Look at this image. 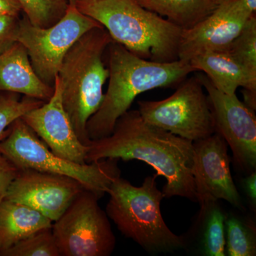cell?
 Segmentation results:
<instances>
[{
	"label": "cell",
	"instance_id": "cell-1",
	"mask_svg": "<svg viewBox=\"0 0 256 256\" xmlns=\"http://www.w3.org/2000/svg\"><path fill=\"white\" fill-rule=\"evenodd\" d=\"M106 159L137 160L164 176V198L183 197L196 202L192 174L194 142L146 122L138 110H128L108 137L90 141L86 163Z\"/></svg>",
	"mask_w": 256,
	"mask_h": 256
},
{
	"label": "cell",
	"instance_id": "cell-2",
	"mask_svg": "<svg viewBox=\"0 0 256 256\" xmlns=\"http://www.w3.org/2000/svg\"><path fill=\"white\" fill-rule=\"evenodd\" d=\"M107 50L109 85L100 107L88 122L90 140L110 136L118 120L130 110L138 96L154 89L178 86L195 72L190 62L143 60L114 41Z\"/></svg>",
	"mask_w": 256,
	"mask_h": 256
},
{
	"label": "cell",
	"instance_id": "cell-3",
	"mask_svg": "<svg viewBox=\"0 0 256 256\" xmlns=\"http://www.w3.org/2000/svg\"><path fill=\"white\" fill-rule=\"evenodd\" d=\"M76 8L102 25L114 42L143 60H178L183 30L134 0H82Z\"/></svg>",
	"mask_w": 256,
	"mask_h": 256
},
{
	"label": "cell",
	"instance_id": "cell-4",
	"mask_svg": "<svg viewBox=\"0 0 256 256\" xmlns=\"http://www.w3.org/2000/svg\"><path fill=\"white\" fill-rule=\"evenodd\" d=\"M112 41L104 26L92 28L68 50L58 74L64 109L85 146L92 141L88 122L104 100V86L109 78L104 56Z\"/></svg>",
	"mask_w": 256,
	"mask_h": 256
},
{
	"label": "cell",
	"instance_id": "cell-5",
	"mask_svg": "<svg viewBox=\"0 0 256 256\" xmlns=\"http://www.w3.org/2000/svg\"><path fill=\"white\" fill-rule=\"evenodd\" d=\"M158 176H148L140 188L124 178H116L108 194L106 213L120 232L150 252H170L188 247V238L173 233L164 222L158 188Z\"/></svg>",
	"mask_w": 256,
	"mask_h": 256
},
{
	"label": "cell",
	"instance_id": "cell-6",
	"mask_svg": "<svg viewBox=\"0 0 256 256\" xmlns=\"http://www.w3.org/2000/svg\"><path fill=\"white\" fill-rule=\"evenodd\" d=\"M0 154L20 170H32L74 178L88 190L102 197L120 176L118 159H106L78 164L55 154L22 119L10 127L0 142Z\"/></svg>",
	"mask_w": 256,
	"mask_h": 256
},
{
	"label": "cell",
	"instance_id": "cell-7",
	"mask_svg": "<svg viewBox=\"0 0 256 256\" xmlns=\"http://www.w3.org/2000/svg\"><path fill=\"white\" fill-rule=\"evenodd\" d=\"M200 76L186 78L173 95L160 101H139L142 119L195 142L216 133L214 120Z\"/></svg>",
	"mask_w": 256,
	"mask_h": 256
},
{
	"label": "cell",
	"instance_id": "cell-8",
	"mask_svg": "<svg viewBox=\"0 0 256 256\" xmlns=\"http://www.w3.org/2000/svg\"><path fill=\"white\" fill-rule=\"evenodd\" d=\"M100 197L84 190L64 214L54 222L52 232L60 256H110L116 238Z\"/></svg>",
	"mask_w": 256,
	"mask_h": 256
},
{
	"label": "cell",
	"instance_id": "cell-9",
	"mask_svg": "<svg viewBox=\"0 0 256 256\" xmlns=\"http://www.w3.org/2000/svg\"><path fill=\"white\" fill-rule=\"evenodd\" d=\"M100 26L70 5L65 16L48 28L34 26L24 15L20 20L18 42L28 50L37 76L47 85L54 87L56 78L70 48L86 32Z\"/></svg>",
	"mask_w": 256,
	"mask_h": 256
},
{
	"label": "cell",
	"instance_id": "cell-10",
	"mask_svg": "<svg viewBox=\"0 0 256 256\" xmlns=\"http://www.w3.org/2000/svg\"><path fill=\"white\" fill-rule=\"evenodd\" d=\"M214 120L216 133L232 149L234 163L248 174L256 168V118L254 110L239 100L216 88L206 76H200Z\"/></svg>",
	"mask_w": 256,
	"mask_h": 256
},
{
	"label": "cell",
	"instance_id": "cell-11",
	"mask_svg": "<svg viewBox=\"0 0 256 256\" xmlns=\"http://www.w3.org/2000/svg\"><path fill=\"white\" fill-rule=\"evenodd\" d=\"M228 148L217 133L194 142L192 174L197 202L224 200L242 210L244 206L232 178Z\"/></svg>",
	"mask_w": 256,
	"mask_h": 256
},
{
	"label": "cell",
	"instance_id": "cell-12",
	"mask_svg": "<svg viewBox=\"0 0 256 256\" xmlns=\"http://www.w3.org/2000/svg\"><path fill=\"white\" fill-rule=\"evenodd\" d=\"M84 190L74 178L22 170L10 185L5 200L31 207L55 222Z\"/></svg>",
	"mask_w": 256,
	"mask_h": 256
},
{
	"label": "cell",
	"instance_id": "cell-13",
	"mask_svg": "<svg viewBox=\"0 0 256 256\" xmlns=\"http://www.w3.org/2000/svg\"><path fill=\"white\" fill-rule=\"evenodd\" d=\"M21 118L55 154L78 164H88L87 146L78 139L64 109L58 76L52 98Z\"/></svg>",
	"mask_w": 256,
	"mask_h": 256
},
{
	"label": "cell",
	"instance_id": "cell-14",
	"mask_svg": "<svg viewBox=\"0 0 256 256\" xmlns=\"http://www.w3.org/2000/svg\"><path fill=\"white\" fill-rule=\"evenodd\" d=\"M248 20L230 14L218 8L196 26L183 30L178 60L190 62L196 56L226 52Z\"/></svg>",
	"mask_w": 256,
	"mask_h": 256
},
{
	"label": "cell",
	"instance_id": "cell-15",
	"mask_svg": "<svg viewBox=\"0 0 256 256\" xmlns=\"http://www.w3.org/2000/svg\"><path fill=\"white\" fill-rule=\"evenodd\" d=\"M0 92H14L48 102L54 87L42 82L34 70L28 50L16 42L0 54Z\"/></svg>",
	"mask_w": 256,
	"mask_h": 256
},
{
	"label": "cell",
	"instance_id": "cell-16",
	"mask_svg": "<svg viewBox=\"0 0 256 256\" xmlns=\"http://www.w3.org/2000/svg\"><path fill=\"white\" fill-rule=\"evenodd\" d=\"M195 72H203L216 88L228 95L238 88L256 92V75L246 68L228 52H210L190 62Z\"/></svg>",
	"mask_w": 256,
	"mask_h": 256
},
{
	"label": "cell",
	"instance_id": "cell-17",
	"mask_svg": "<svg viewBox=\"0 0 256 256\" xmlns=\"http://www.w3.org/2000/svg\"><path fill=\"white\" fill-rule=\"evenodd\" d=\"M54 222L31 207L4 200L0 204V256L23 239Z\"/></svg>",
	"mask_w": 256,
	"mask_h": 256
},
{
	"label": "cell",
	"instance_id": "cell-18",
	"mask_svg": "<svg viewBox=\"0 0 256 256\" xmlns=\"http://www.w3.org/2000/svg\"><path fill=\"white\" fill-rule=\"evenodd\" d=\"M182 30L196 26L216 8V0H134Z\"/></svg>",
	"mask_w": 256,
	"mask_h": 256
},
{
	"label": "cell",
	"instance_id": "cell-19",
	"mask_svg": "<svg viewBox=\"0 0 256 256\" xmlns=\"http://www.w3.org/2000/svg\"><path fill=\"white\" fill-rule=\"evenodd\" d=\"M220 201H208L201 206L197 224L200 225V244L202 255L226 256V220L227 214Z\"/></svg>",
	"mask_w": 256,
	"mask_h": 256
},
{
	"label": "cell",
	"instance_id": "cell-20",
	"mask_svg": "<svg viewBox=\"0 0 256 256\" xmlns=\"http://www.w3.org/2000/svg\"><path fill=\"white\" fill-rule=\"evenodd\" d=\"M256 225L252 220L236 214H227L226 254L229 256L256 255Z\"/></svg>",
	"mask_w": 256,
	"mask_h": 256
},
{
	"label": "cell",
	"instance_id": "cell-21",
	"mask_svg": "<svg viewBox=\"0 0 256 256\" xmlns=\"http://www.w3.org/2000/svg\"><path fill=\"white\" fill-rule=\"evenodd\" d=\"M30 22L40 28H48L65 16L69 0H18Z\"/></svg>",
	"mask_w": 256,
	"mask_h": 256
},
{
	"label": "cell",
	"instance_id": "cell-22",
	"mask_svg": "<svg viewBox=\"0 0 256 256\" xmlns=\"http://www.w3.org/2000/svg\"><path fill=\"white\" fill-rule=\"evenodd\" d=\"M46 102L20 94L0 92V142L10 133V127L16 120L40 107Z\"/></svg>",
	"mask_w": 256,
	"mask_h": 256
},
{
	"label": "cell",
	"instance_id": "cell-23",
	"mask_svg": "<svg viewBox=\"0 0 256 256\" xmlns=\"http://www.w3.org/2000/svg\"><path fill=\"white\" fill-rule=\"evenodd\" d=\"M2 256H60V254L52 228L23 239Z\"/></svg>",
	"mask_w": 256,
	"mask_h": 256
},
{
	"label": "cell",
	"instance_id": "cell-24",
	"mask_svg": "<svg viewBox=\"0 0 256 256\" xmlns=\"http://www.w3.org/2000/svg\"><path fill=\"white\" fill-rule=\"evenodd\" d=\"M228 52L250 73L256 75V16L249 18Z\"/></svg>",
	"mask_w": 256,
	"mask_h": 256
},
{
	"label": "cell",
	"instance_id": "cell-25",
	"mask_svg": "<svg viewBox=\"0 0 256 256\" xmlns=\"http://www.w3.org/2000/svg\"><path fill=\"white\" fill-rule=\"evenodd\" d=\"M20 16L0 15V54L18 42Z\"/></svg>",
	"mask_w": 256,
	"mask_h": 256
},
{
	"label": "cell",
	"instance_id": "cell-26",
	"mask_svg": "<svg viewBox=\"0 0 256 256\" xmlns=\"http://www.w3.org/2000/svg\"><path fill=\"white\" fill-rule=\"evenodd\" d=\"M20 172L15 165L0 154V204L5 200L10 185Z\"/></svg>",
	"mask_w": 256,
	"mask_h": 256
},
{
	"label": "cell",
	"instance_id": "cell-27",
	"mask_svg": "<svg viewBox=\"0 0 256 256\" xmlns=\"http://www.w3.org/2000/svg\"><path fill=\"white\" fill-rule=\"evenodd\" d=\"M244 191L250 202L252 206L256 210V171L249 174L242 181Z\"/></svg>",
	"mask_w": 256,
	"mask_h": 256
},
{
	"label": "cell",
	"instance_id": "cell-28",
	"mask_svg": "<svg viewBox=\"0 0 256 256\" xmlns=\"http://www.w3.org/2000/svg\"><path fill=\"white\" fill-rule=\"evenodd\" d=\"M22 12L18 0H0V15L20 16Z\"/></svg>",
	"mask_w": 256,
	"mask_h": 256
},
{
	"label": "cell",
	"instance_id": "cell-29",
	"mask_svg": "<svg viewBox=\"0 0 256 256\" xmlns=\"http://www.w3.org/2000/svg\"><path fill=\"white\" fill-rule=\"evenodd\" d=\"M244 98L246 104L252 110L255 111L256 108V92H252L244 89Z\"/></svg>",
	"mask_w": 256,
	"mask_h": 256
},
{
	"label": "cell",
	"instance_id": "cell-30",
	"mask_svg": "<svg viewBox=\"0 0 256 256\" xmlns=\"http://www.w3.org/2000/svg\"><path fill=\"white\" fill-rule=\"evenodd\" d=\"M82 1V0H69V2H70V4L72 5V6H76V5Z\"/></svg>",
	"mask_w": 256,
	"mask_h": 256
}]
</instances>
